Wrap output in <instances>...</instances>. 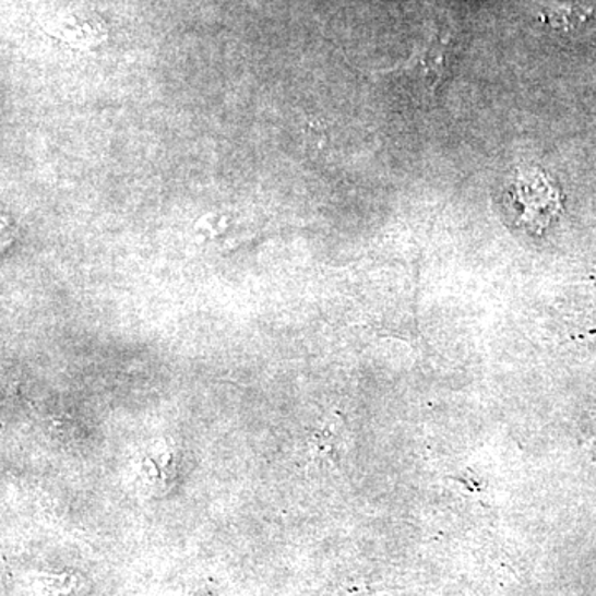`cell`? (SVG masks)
<instances>
[{"label": "cell", "mask_w": 596, "mask_h": 596, "mask_svg": "<svg viewBox=\"0 0 596 596\" xmlns=\"http://www.w3.org/2000/svg\"><path fill=\"white\" fill-rule=\"evenodd\" d=\"M508 203L515 223L534 233L550 226L562 211L559 188L540 168L517 169L509 186Z\"/></svg>", "instance_id": "obj_1"}, {"label": "cell", "mask_w": 596, "mask_h": 596, "mask_svg": "<svg viewBox=\"0 0 596 596\" xmlns=\"http://www.w3.org/2000/svg\"><path fill=\"white\" fill-rule=\"evenodd\" d=\"M445 63H448V37L436 35L416 60L419 79L425 82V85L431 92L441 83L442 76H444Z\"/></svg>", "instance_id": "obj_2"}]
</instances>
